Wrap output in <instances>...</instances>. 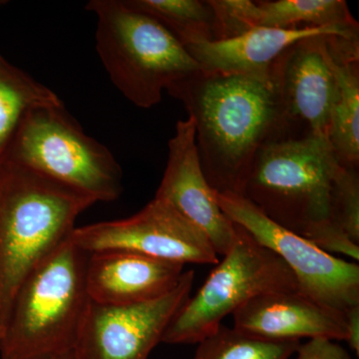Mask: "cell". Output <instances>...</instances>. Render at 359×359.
<instances>
[{
    "instance_id": "obj_19",
    "label": "cell",
    "mask_w": 359,
    "mask_h": 359,
    "mask_svg": "<svg viewBox=\"0 0 359 359\" xmlns=\"http://www.w3.org/2000/svg\"><path fill=\"white\" fill-rule=\"evenodd\" d=\"M134 8L152 16L184 46L214 41V11L209 0H128Z\"/></svg>"
},
{
    "instance_id": "obj_11",
    "label": "cell",
    "mask_w": 359,
    "mask_h": 359,
    "mask_svg": "<svg viewBox=\"0 0 359 359\" xmlns=\"http://www.w3.org/2000/svg\"><path fill=\"white\" fill-rule=\"evenodd\" d=\"M154 198L202 231L218 256L231 249L237 238V224L221 209L216 191L203 173L191 118L177 122L169 140L166 169Z\"/></svg>"
},
{
    "instance_id": "obj_22",
    "label": "cell",
    "mask_w": 359,
    "mask_h": 359,
    "mask_svg": "<svg viewBox=\"0 0 359 359\" xmlns=\"http://www.w3.org/2000/svg\"><path fill=\"white\" fill-rule=\"evenodd\" d=\"M209 4L216 18L215 40L233 39L259 26L257 1L209 0Z\"/></svg>"
},
{
    "instance_id": "obj_3",
    "label": "cell",
    "mask_w": 359,
    "mask_h": 359,
    "mask_svg": "<svg viewBox=\"0 0 359 359\" xmlns=\"http://www.w3.org/2000/svg\"><path fill=\"white\" fill-rule=\"evenodd\" d=\"M95 201L4 156L0 160V335L26 276L69 238Z\"/></svg>"
},
{
    "instance_id": "obj_5",
    "label": "cell",
    "mask_w": 359,
    "mask_h": 359,
    "mask_svg": "<svg viewBox=\"0 0 359 359\" xmlns=\"http://www.w3.org/2000/svg\"><path fill=\"white\" fill-rule=\"evenodd\" d=\"M96 50L116 88L143 109L162 100L170 86L199 72L186 47L152 16L128 0H91Z\"/></svg>"
},
{
    "instance_id": "obj_4",
    "label": "cell",
    "mask_w": 359,
    "mask_h": 359,
    "mask_svg": "<svg viewBox=\"0 0 359 359\" xmlns=\"http://www.w3.org/2000/svg\"><path fill=\"white\" fill-rule=\"evenodd\" d=\"M88 257L68 238L26 276L0 335L1 359H55L73 351L90 302Z\"/></svg>"
},
{
    "instance_id": "obj_24",
    "label": "cell",
    "mask_w": 359,
    "mask_h": 359,
    "mask_svg": "<svg viewBox=\"0 0 359 359\" xmlns=\"http://www.w3.org/2000/svg\"><path fill=\"white\" fill-rule=\"evenodd\" d=\"M346 321V341L359 355V306H353L344 313Z\"/></svg>"
},
{
    "instance_id": "obj_17",
    "label": "cell",
    "mask_w": 359,
    "mask_h": 359,
    "mask_svg": "<svg viewBox=\"0 0 359 359\" xmlns=\"http://www.w3.org/2000/svg\"><path fill=\"white\" fill-rule=\"evenodd\" d=\"M59 97L0 54V160L29 111L60 105Z\"/></svg>"
},
{
    "instance_id": "obj_1",
    "label": "cell",
    "mask_w": 359,
    "mask_h": 359,
    "mask_svg": "<svg viewBox=\"0 0 359 359\" xmlns=\"http://www.w3.org/2000/svg\"><path fill=\"white\" fill-rule=\"evenodd\" d=\"M192 119L201 167L219 194L242 196L255 158L269 142L289 137L273 75L199 71L167 89Z\"/></svg>"
},
{
    "instance_id": "obj_2",
    "label": "cell",
    "mask_w": 359,
    "mask_h": 359,
    "mask_svg": "<svg viewBox=\"0 0 359 359\" xmlns=\"http://www.w3.org/2000/svg\"><path fill=\"white\" fill-rule=\"evenodd\" d=\"M340 166L327 137H285L259 151L242 196L283 228L358 262L359 245L334 223L332 198Z\"/></svg>"
},
{
    "instance_id": "obj_12",
    "label": "cell",
    "mask_w": 359,
    "mask_h": 359,
    "mask_svg": "<svg viewBox=\"0 0 359 359\" xmlns=\"http://www.w3.org/2000/svg\"><path fill=\"white\" fill-rule=\"evenodd\" d=\"M325 37H311L292 45L271 69L289 137L316 135L327 138L337 84L325 52Z\"/></svg>"
},
{
    "instance_id": "obj_14",
    "label": "cell",
    "mask_w": 359,
    "mask_h": 359,
    "mask_svg": "<svg viewBox=\"0 0 359 359\" xmlns=\"http://www.w3.org/2000/svg\"><path fill=\"white\" fill-rule=\"evenodd\" d=\"M185 264L128 252L89 254L86 283L90 299L105 306L154 301L176 287Z\"/></svg>"
},
{
    "instance_id": "obj_16",
    "label": "cell",
    "mask_w": 359,
    "mask_h": 359,
    "mask_svg": "<svg viewBox=\"0 0 359 359\" xmlns=\"http://www.w3.org/2000/svg\"><path fill=\"white\" fill-rule=\"evenodd\" d=\"M325 47L337 84L328 142L342 167L358 170V36H327Z\"/></svg>"
},
{
    "instance_id": "obj_13",
    "label": "cell",
    "mask_w": 359,
    "mask_h": 359,
    "mask_svg": "<svg viewBox=\"0 0 359 359\" xmlns=\"http://www.w3.org/2000/svg\"><path fill=\"white\" fill-rule=\"evenodd\" d=\"M233 320L238 332L271 341H346L344 313L325 308L299 292L259 295L238 309Z\"/></svg>"
},
{
    "instance_id": "obj_6",
    "label": "cell",
    "mask_w": 359,
    "mask_h": 359,
    "mask_svg": "<svg viewBox=\"0 0 359 359\" xmlns=\"http://www.w3.org/2000/svg\"><path fill=\"white\" fill-rule=\"evenodd\" d=\"M6 156L95 202H113L123 192V172L107 147L85 133L63 104L29 111Z\"/></svg>"
},
{
    "instance_id": "obj_20",
    "label": "cell",
    "mask_w": 359,
    "mask_h": 359,
    "mask_svg": "<svg viewBox=\"0 0 359 359\" xmlns=\"http://www.w3.org/2000/svg\"><path fill=\"white\" fill-rule=\"evenodd\" d=\"M301 341H271L222 325L198 344L192 359H292Z\"/></svg>"
},
{
    "instance_id": "obj_18",
    "label": "cell",
    "mask_w": 359,
    "mask_h": 359,
    "mask_svg": "<svg viewBox=\"0 0 359 359\" xmlns=\"http://www.w3.org/2000/svg\"><path fill=\"white\" fill-rule=\"evenodd\" d=\"M259 26L264 27H358L344 0H269L257 1Z\"/></svg>"
},
{
    "instance_id": "obj_15",
    "label": "cell",
    "mask_w": 359,
    "mask_h": 359,
    "mask_svg": "<svg viewBox=\"0 0 359 359\" xmlns=\"http://www.w3.org/2000/svg\"><path fill=\"white\" fill-rule=\"evenodd\" d=\"M321 35L358 36V26L289 29L257 26L233 39L199 42L186 49L203 72L269 76L283 52L301 40Z\"/></svg>"
},
{
    "instance_id": "obj_23",
    "label": "cell",
    "mask_w": 359,
    "mask_h": 359,
    "mask_svg": "<svg viewBox=\"0 0 359 359\" xmlns=\"http://www.w3.org/2000/svg\"><path fill=\"white\" fill-rule=\"evenodd\" d=\"M294 359H351L344 346L328 339H309L299 344L292 356Z\"/></svg>"
},
{
    "instance_id": "obj_21",
    "label": "cell",
    "mask_w": 359,
    "mask_h": 359,
    "mask_svg": "<svg viewBox=\"0 0 359 359\" xmlns=\"http://www.w3.org/2000/svg\"><path fill=\"white\" fill-rule=\"evenodd\" d=\"M334 223L359 245V176L358 169L340 166L334 180Z\"/></svg>"
},
{
    "instance_id": "obj_8",
    "label": "cell",
    "mask_w": 359,
    "mask_h": 359,
    "mask_svg": "<svg viewBox=\"0 0 359 359\" xmlns=\"http://www.w3.org/2000/svg\"><path fill=\"white\" fill-rule=\"evenodd\" d=\"M216 199L233 224L287 264L301 294L340 313L359 306V266L355 262L334 257L275 223L243 196L216 192Z\"/></svg>"
},
{
    "instance_id": "obj_7",
    "label": "cell",
    "mask_w": 359,
    "mask_h": 359,
    "mask_svg": "<svg viewBox=\"0 0 359 359\" xmlns=\"http://www.w3.org/2000/svg\"><path fill=\"white\" fill-rule=\"evenodd\" d=\"M231 249L204 285L189 297L170 323L162 342L199 344L218 330L226 316L259 295L299 292L294 273L275 252L237 226Z\"/></svg>"
},
{
    "instance_id": "obj_25",
    "label": "cell",
    "mask_w": 359,
    "mask_h": 359,
    "mask_svg": "<svg viewBox=\"0 0 359 359\" xmlns=\"http://www.w3.org/2000/svg\"><path fill=\"white\" fill-rule=\"evenodd\" d=\"M55 359H75L74 353H73V351H71V353L65 354V355L59 356V358Z\"/></svg>"
},
{
    "instance_id": "obj_9",
    "label": "cell",
    "mask_w": 359,
    "mask_h": 359,
    "mask_svg": "<svg viewBox=\"0 0 359 359\" xmlns=\"http://www.w3.org/2000/svg\"><path fill=\"white\" fill-rule=\"evenodd\" d=\"M195 273L184 271L173 290L154 301L105 306L90 299L75 340V359H149L190 297Z\"/></svg>"
},
{
    "instance_id": "obj_10",
    "label": "cell",
    "mask_w": 359,
    "mask_h": 359,
    "mask_svg": "<svg viewBox=\"0 0 359 359\" xmlns=\"http://www.w3.org/2000/svg\"><path fill=\"white\" fill-rule=\"evenodd\" d=\"M69 240L88 254L117 250L184 264L219 261L202 231L156 198L130 218L75 228Z\"/></svg>"
}]
</instances>
